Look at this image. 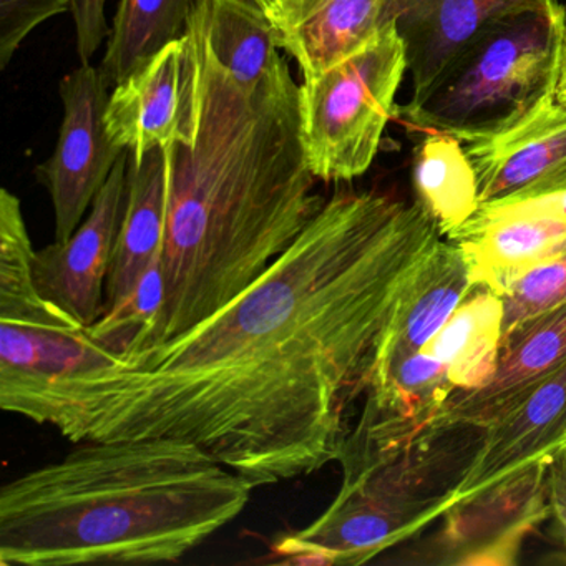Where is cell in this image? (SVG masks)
Segmentation results:
<instances>
[{"instance_id": "52a82bcc", "label": "cell", "mask_w": 566, "mask_h": 566, "mask_svg": "<svg viewBox=\"0 0 566 566\" xmlns=\"http://www.w3.org/2000/svg\"><path fill=\"white\" fill-rule=\"evenodd\" d=\"M120 363L88 336L87 327L41 296L31 264L0 270L2 410L45 426L65 386Z\"/></svg>"}, {"instance_id": "d6986e66", "label": "cell", "mask_w": 566, "mask_h": 566, "mask_svg": "<svg viewBox=\"0 0 566 566\" xmlns=\"http://www.w3.org/2000/svg\"><path fill=\"white\" fill-rule=\"evenodd\" d=\"M208 45L244 94L253 95L286 59L273 22L251 0H197Z\"/></svg>"}, {"instance_id": "277c9868", "label": "cell", "mask_w": 566, "mask_h": 566, "mask_svg": "<svg viewBox=\"0 0 566 566\" xmlns=\"http://www.w3.org/2000/svg\"><path fill=\"white\" fill-rule=\"evenodd\" d=\"M479 430L422 433L392 443L356 423L339 459L343 482L331 505L304 528L271 543L284 565H363L409 539L452 505Z\"/></svg>"}, {"instance_id": "5bb4252c", "label": "cell", "mask_w": 566, "mask_h": 566, "mask_svg": "<svg viewBox=\"0 0 566 566\" xmlns=\"http://www.w3.org/2000/svg\"><path fill=\"white\" fill-rule=\"evenodd\" d=\"M565 360L566 303H563L520 324L503 337L493 376L475 389L453 390L422 433L482 430Z\"/></svg>"}, {"instance_id": "5b68a950", "label": "cell", "mask_w": 566, "mask_h": 566, "mask_svg": "<svg viewBox=\"0 0 566 566\" xmlns=\"http://www.w3.org/2000/svg\"><path fill=\"white\" fill-rule=\"evenodd\" d=\"M566 9H523L473 35L399 114L416 128L465 144L489 140L556 101Z\"/></svg>"}, {"instance_id": "9a60e30c", "label": "cell", "mask_w": 566, "mask_h": 566, "mask_svg": "<svg viewBox=\"0 0 566 566\" xmlns=\"http://www.w3.org/2000/svg\"><path fill=\"white\" fill-rule=\"evenodd\" d=\"M449 241L462 248L475 283L502 296L516 277L566 253V218L528 205L480 208Z\"/></svg>"}, {"instance_id": "44dd1931", "label": "cell", "mask_w": 566, "mask_h": 566, "mask_svg": "<svg viewBox=\"0 0 566 566\" xmlns=\"http://www.w3.org/2000/svg\"><path fill=\"white\" fill-rule=\"evenodd\" d=\"M502 337V296L476 284L423 350L447 367L455 390L475 389L495 373Z\"/></svg>"}, {"instance_id": "7c38bea8", "label": "cell", "mask_w": 566, "mask_h": 566, "mask_svg": "<svg viewBox=\"0 0 566 566\" xmlns=\"http://www.w3.org/2000/svg\"><path fill=\"white\" fill-rule=\"evenodd\" d=\"M479 210L512 207L566 190V105L552 102L509 132L467 144Z\"/></svg>"}, {"instance_id": "7402d4cb", "label": "cell", "mask_w": 566, "mask_h": 566, "mask_svg": "<svg viewBox=\"0 0 566 566\" xmlns=\"http://www.w3.org/2000/svg\"><path fill=\"white\" fill-rule=\"evenodd\" d=\"M413 187L417 201L450 238L479 211L475 170L460 140L430 132L416 150Z\"/></svg>"}, {"instance_id": "2e32d148", "label": "cell", "mask_w": 566, "mask_h": 566, "mask_svg": "<svg viewBox=\"0 0 566 566\" xmlns=\"http://www.w3.org/2000/svg\"><path fill=\"white\" fill-rule=\"evenodd\" d=\"M555 2L559 0H384V21L394 22L402 39L412 97H417L490 22Z\"/></svg>"}, {"instance_id": "6da1fadb", "label": "cell", "mask_w": 566, "mask_h": 566, "mask_svg": "<svg viewBox=\"0 0 566 566\" xmlns=\"http://www.w3.org/2000/svg\"><path fill=\"white\" fill-rule=\"evenodd\" d=\"M440 240L419 201L339 191L243 293L65 386L45 426L74 443L180 440L254 486L319 472L339 459L397 304Z\"/></svg>"}, {"instance_id": "4dcf8cb0", "label": "cell", "mask_w": 566, "mask_h": 566, "mask_svg": "<svg viewBox=\"0 0 566 566\" xmlns=\"http://www.w3.org/2000/svg\"><path fill=\"white\" fill-rule=\"evenodd\" d=\"M556 102L566 105V35L565 49H563L562 72H559L558 88H556Z\"/></svg>"}, {"instance_id": "8992f818", "label": "cell", "mask_w": 566, "mask_h": 566, "mask_svg": "<svg viewBox=\"0 0 566 566\" xmlns=\"http://www.w3.org/2000/svg\"><path fill=\"white\" fill-rule=\"evenodd\" d=\"M406 72V49L389 22L349 57L303 78L300 137L316 180L350 181L369 170Z\"/></svg>"}, {"instance_id": "4316f807", "label": "cell", "mask_w": 566, "mask_h": 566, "mask_svg": "<svg viewBox=\"0 0 566 566\" xmlns=\"http://www.w3.org/2000/svg\"><path fill=\"white\" fill-rule=\"evenodd\" d=\"M107 0H74L72 18L77 32V52L81 64H91L98 49L111 38L105 15Z\"/></svg>"}, {"instance_id": "cb8c5ba5", "label": "cell", "mask_w": 566, "mask_h": 566, "mask_svg": "<svg viewBox=\"0 0 566 566\" xmlns=\"http://www.w3.org/2000/svg\"><path fill=\"white\" fill-rule=\"evenodd\" d=\"M165 301L161 256L145 271L134 293L87 327V334L98 346L124 363L150 346Z\"/></svg>"}, {"instance_id": "e0dca14e", "label": "cell", "mask_w": 566, "mask_h": 566, "mask_svg": "<svg viewBox=\"0 0 566 566\" xmlns=\"http://www.w3.org/2000/svg\"><path fill=\"white\" fill-rule=\"evenodd\" d=\"M475 286L462 248L440 240L410 277L380 340L374 367L422 350Z\"/></svg>"}, {"instance_id": "d4e9b609", "label": "cell", "mask_w": 566, "mask_h": 566, "mask_svg": "<svg viewBox=\"0 0 566 566\" xmlns=\"http://www.w3.org/2000/svg\"><path fill=\"white\" fill-rule=\"evenodd\" d=\"M503 337L538 314L566 303V253L516 277L502 294Z\"/></svg>"}, {"instance_id": "9c48e42d", "label": "cell", "mask_w": 566, "mask_h": 566, "mask_svg": "<svg viewBox=\"0 0 566 566\" xmlns=\"http://www.w3.org/2000/svg\"><path fill=\"white\" fill-rule=\"evenodd\" d=\"M553 460V459H552ZM535 463L455 503L442 516V528L427 558L437 565H513L526 536L548 518V469Z\"/></svg>"}, {"instance_id": "f1b7e54d", "label": "cell", "mask_w": 566, "mask_h": 566, "mask_svg": "<svg viewBox=\"0 0 566 566\" xmlns=\"http://www.w3.org/2000/svg\"><path fill=\"white\" fill-rule=\"evenodd\" d=\"M263 9L277 35L296 25L310 12L316 0H251Z\"/></svg>"}, {"instance_id": "7a4b0ae2", "label": "cell", "mask_w": 566, "mask_h": 566, "mask_svg": "<svg viewBox=\"0 0 566 566\" xmlns=\"http://www.w3.org/2000/svg\"><path fill=\"white\" fill-rule=\"evenodd\" d=\"M190 31L193 115L187 137L165 148V301L148 347L174 339L243 293L327 201L314 191L316 178L304 158L300 85L287 62L248 95L214 59L197 8Z\"/></svg>"}, {"instance_id": "3957f363", "label": "cell", "mask_w": 566, "mask_h": 566, "mask_svg": "<svg viewBox=\"0 0 566 566\" xmlns=\"http://www.w3.org/2000/svg\"><path fill=\"white\" fill-rule=\"evenodd\" d=\"M256 486L174 439L104 440L0 492V565H157L237 520Z\"/></svg>"}, {"instance_id": "ac0fdd59", "label": "cell", "mask_w": 566, "mask_h": 566, "mask_svg": "<svg viewBox=\"0 0 566 566\" xmlns=\"http://www.w3.org/2000/svg\"><path fill=\"white\" fill-rule=\"evenodd\" d=\"M130 154V151H128ZM168 223V167L165 148L128 155L127 207L105 286V311L124 303L150 264L164 253Z\"/></svg>"}, {"instance_id": "8fae6325", "label": "cell", "mask_w": 566, "mask_h": 566, "mask_svg": "<svg viewBox=\"0 0 566 566\" xmlns=\"http://www.w3.org/2000/svg\"><path fill=\"white\" fill-rule=\"evenodd\" d=\"M197 52L187 34L115 85L105 124L112 142L132 157L184 140L193 115Z\"/></svg>"}, {"instance_id": "1f68e13d", "label": "cell", "mask_w": 566, "mask_h": 566, "mask_svg": "<svg viewBox=\"0 0 566 566\" xmlns=\"http://www.w3.org/2000/svg\"><path fill=\"white\" fill-rule=\"evenodd\" d=\"M565 449H566V447H565Z\"/></svg>"}, {"instance_id": "f546056e", "label": "cell", "mask_w": 566, "mask_h": 566, "mask_svg": "<svg viewBox=\"0 0 566 566\" xmlns=\"http://www.w3.org/2000/svg\"><path fill=\"white\" fill-rule=\"evenodd\" d=\"M516 205H528V207L552 211V213H556L559 214V217L566 218V190L558 191V193L546 195V197L535 198V200L523 201V203Z\"/></svg>"}, {"instance_id": "83f0119b", "label": "cell", "mask_w": 566, "mask_h": 566, "mask_svg": "<svg viewBox=\"0 0 566 566\" xmlns=\"http://www.w3.org/2000/svg\"><path fill=\"white\" fill-rule=\"evenodd\" d=\"M549 513L566 546V449L553 457L548 469Z\"/></svg>"}, {"instance_id": "484cf974", "label": "cell", "mask_w": 566, "mask_h": 566, "mask_svg": "<svg viewBox=\"0 0 566 566\" xmlns=\"http://www.w3.org/2000/svg\"><path fill=\"white\" fill-rule=\"evenodd\" d=\"M74 0H0V69L6 71L22 42L39 25L67 14Z\"/></svg>"}, {"instance_id": "603a6c76", "label": "cell", "mask_w": 566, "mask_h": 566, "mask_svg": "<svg viewBox=\"0 0 566 566\" xmlns=\"http://www.w3.org/2000/svg\"><path fill=\"white\" fill-rule=\"evenodd\" d=\"M197 0H120L107 41L102 74L111 87L184 38Z\"/></svg>"}, {"instance_id": "30bf717a", "label": "cell", "mask_w": 566, "mask_h": 566, "mask_svg": "<svg viewBox=\"0 0 566 566\" xmlns=\"http://www.w3.org/2000/svg\"><path fill=\"white\" fill-rule=\"evenodd\" d=\"M128 150L115 165L87 217L64 243L35 251V286L48 303L88 327L102 316L105 286L127 207Z\"/></svg>"}, {"instance_id": "4fadbf2b", "label": "cell", "mask_w": 566, "mask_h": 566, "mask_svg": "<svg viewBox=\"0 0 566 566\" xmlns=\"http://www.w3.org/2000/svg\"><path fill=\"white\" fill-rule=\"evenodd\" d=\"M566 447V360L512 409L479 430L475 450L452 493V505L518 470L552 460Z\"/></svg>"}, {"instance_id": "ba28073f", "label": "cell", "mask_w": 566, "mask_h": 566, "mask_svg": "<svg viewBox=\"0 0 566 566\" xmlns=\"http://www.w3.org/2000/svg\"><path fill=\"white\" fill-rule=\"evenodd\" d=\"M108 88L101 69L91 64H81L59 85L64 120L57 147L35 170L51 195L57 243L81 227L125 151L112 142L105 124Z\"/></svg>"}, {"instance_id": "ffe728a7", "label": "cell", "mask_w": 566, "mask_h": 566, "mask_svg": "<svg viewBox=\"0 0 566 566\" xmlns=\"http://www.w3.org/2000/svg\"><path fill=\"white\" fill-rule=\"evenodd\" d=\"M384 25V0H316L277 41L306 78L359 51Z\"/></svg>"}]
</instances>
